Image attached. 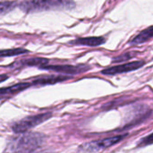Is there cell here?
I'll return each mask as SVG.
<instances>
[{
  "label": "cell",
  "instance_id": "cell-1",
  "mask_svg": "<svg viewBox=\"0 0 153 153\" xmlns=\"http://www.w3.org/2000/svg\"><path fill=\"white\" fill-rule=\"evenodd\" d=\"M11 137L5 148L6 153H32L39 150L46 142L47 136L40 133L30 132L18 134Z\"/></svg>",
  "mask_w": 153,
  "mask_h": 153
},
{
  "label": "cell",
  "instance_id": "cell-2",
  "mask_svg": "<svg viewBox=\"0 0 153 153\" xmlns=\"http://www.w3.org/2000/svg\"><path fill=\"white\" fill-rule=\"evenodd\" d=\"M18 6L24 13L48 10H70L75 7L74 0H22Z\"/></svg>",
  "mask_w": 153,
  "mask_h": 153
},
{
  "label": "cell",
  "instance_id": "cell-3",
  "mask_svg": "<svg viewBox=\"0 0 153 153\" xmlns=\"http://www.w3.org/2000/svg\"><path fill=\"white\" fill-rule=\"evenodd\" d=\"M127 135H128L127 134H118V135L108 137V138L101 139V140H98V141H91V142H89V143H83V144H82V145L79 146L78 152L80 153L98 152L100 151H103L105 149L110 148V147H112V146L119 143Z\"/></svg>",
  "mask_w": 153,
  "mask_h": 153
},
{
  "label": "cell",
  "instance_id": "cell-4",
  "mask_svg": "<svg viewBox=\"0 0 153 153\" xmlns=\"http://www.w3.org/2000/svg\"><path fill=\"white\" fill-rule=\"evenodd\" d=\"M53 116L52 112H46L38 115L26 117L12 125V130L14 134H23L48 121Z\"/></svg>",
  "mask_w": 153,
  "mask_h": 153
},
{
  "label": "cell",
  "instance_id": "cell-5",
  "mask_svg": "<svg viewBox=\"0 0 153 153\" xmlns=\"http://www.w3.org/2000/svg\"><path fill=\"white\" fill-rule=\"evenodd\" d=\"M39 69L42 70H48L53 71L60 74H78L84 72H87L91 69L90 65H47L44 66H40Z\"/></svg>",
  "mask_w": 153,
  "mask_h": 153
},
{
  "label": "cell",
  "instance_id": "cell-6",
  "mask_svg": "<svg viewBox=\"0 0 153 153\" xmlns=\"http://www.w3.org/2000/svg\"><path fill=\"white\" fill-rule=\"evenodd\" d=\"M144 65H145L144 61H134V62L126 63L124 65H115L109 68H106L101 71V74L105 75H116L119 74H125V73L140 69Z\"/></svg>",
  "mask_w": 153,
  "mask_h": 153
},
{
  "label": "cell",
  "instance_id": "cell-7",
  "mask_svg": "<svg viewBox=\"0 0 153 153\" xmlns=\"http://www.w3.org/2000/svg\"><path fill=\"white\" fill-rule=\"evenodd\" d=\"M48 63V59L42 58V57H31V58H27V59L13 62V64L8 65V68L16 69L21 67L22 68L24 66H37L39 68L40 66L47 65Z\"/></svg>",
  "mask_w": 153,
  "mask_h": 153
},
{
  "label": "cell",
  "instance_id": "cell-8",
  "mask_svg": "<svg viewBox=\"0 0 153 153\" xmlns=\"http://www.w3.org/2000/svg\"><path fill=\"white\" fill-rule=\"evenodd\" d=\"M72 77L70 75H43L35 79L31 83L32 85H52L58 82H62L70 80Z\"/></svg>",
  "mask_w": 153,
  "mask_h": 153
},
{
  "label": "cell",
  "instance_id": "cell-9",
  "mask_svg": "<svg viewBox=\"0 0 153 153\" xmlns=\"http://www.w3.org/2000/svg\"><path fill=\"white\" fill-rule=\"evenodd\" d=\"M106 42V38L104 37H87V38H78L74 40L70 41L72 45L88 46V47H98L103 45Z\"/></svg>",
  "mask_w": 153,
  "mask_h": 153
},
{
  "label": "cell",
  "instance_id": "cell-10",
  "mask_svg": "<svg viewBox=\"0 0 153 153\" xmlns=\"http://www.w3.org/2000/svg\"><path fill=\"white\" fill-rule=\"evenodd\" d=\"M32 83L31 82H19L17 84H14L13 86L10 87H6V88H2L0 91L1 93V97L3 98L4 96H10V95H14L17 94L22 91L27 90L28 88L31 87Z\"/></svg>",
  "mask_w": 153,
  "mask_h": 153
},
{
  "label": "cell",
  "instance_id": "cell-11",
  "mask_svg": "<svg viewBox=\"0 0 153 153\" xmlns=\"http://www.w3.org/2000/svg\"><path fill=\"white\" fill-rule=\"evenodd\" d=\"M152 38H153V26L148 27L144 30L141 31L138 35H136L131 40L130 43L132 45H139V44H143V43L148 41Z\"/></svg>",
  "mask_w": 153,
  "mask_h": 153
},
{
  "label": "cell",
  "instance_id": "cell-12",
  "mask_svg": "<svg viewBox=\"0 0 153 153\" xmlns=\"http://www.w3.org/2000/svg\"><path fill=\"white\" fill-rule=\"evenodd\" d=\"M30 52L29 50L25 49V48H13V49H4L1 51L0 56L1 57H4V56H19V55H22V54H26Z\"/></svg>",
  "mask_w": 153,
  "mask_h": 153
},
{
  "label": "cell",
  "instance_id": "cell-13",
  "mask_svg": "<svg viewBox=\"0 0 153 153\" xmlns=\"http://www.w3.org/2000/svg\"><path fill=\"white\" fill-rule=\"evenodd\" d=\"M17 5V3L14 1H2L0 4V9H1V14L4 15L6 13L12 11L15 6Z\"/></svg>",
  "mask_w": 153,
  "mask_h": 153
},
{
  "label": "cell",
  "instance_id": "cell-14",
  "mask_svg": "<svg viewBox=\"0 0 153 153\" xmlns=\"http://www.w3.org/2000/svg\"><path fill=\"white\" fill-rule=\"evenodd\" d=\"M152 144H153V132L151 134H149V135H147V136H145V137L142 138V139L138 142V143H137V147H138V148H143V147H146V146L152 145Z\"/></svg>",
  "mask_w": 153,
  "mask_h": 153
},
{
  "label": "cell",
  "instance_id": "cell-15",
  "mask_svg": "<svg viewBox=\"0 0 153 153\" xmlns=\"http://www.w3.org/2000/svg\"><path fill=\"white\" fill-rule=\"evenodd\" d=\"M130 58H132V55L130 53H126V54H124L122 56L114 57L112 59V63H120L122 61H126V60H128Z\"/></svg>",
  "mask_w": 153,
  "mask_h": 153
},
{
  "label": "cell",
  "instance_id": "cell-16",
  "mask_svg": "<svg viewBox=\"0 0 153 153\" xmlns=\"http://www.w3.org/2000/svg\"><path fill=\"white\" fill-rule=\"evenodd\" d=\"M8 78V76L7 75H5V74H2L1 75V82H3L5 79H7Z\"/></svg>",
  "mask_w": 153,
  "mask_h": 153
}]
</instances>
